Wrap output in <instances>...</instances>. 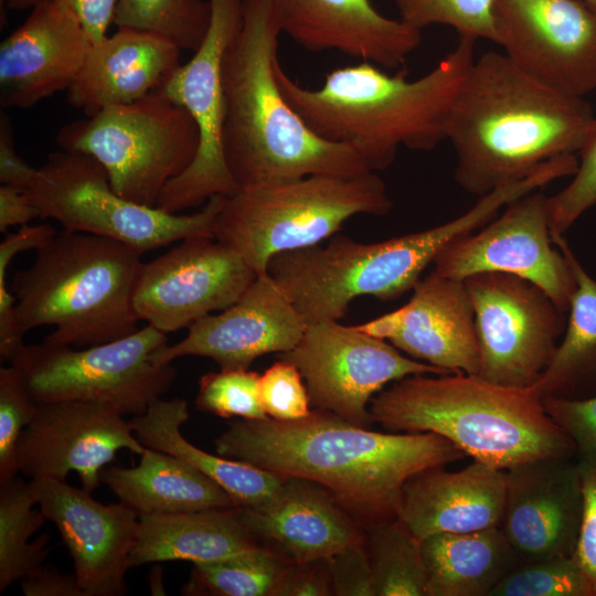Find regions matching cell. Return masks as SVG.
I'll return each mask as SVG.
<instances>
[{
    "mask_svg": "<svg viewBox=\"0 0 596 596\" xmlns=\"http://www.w3.org/2000/svg\"><path fill=\"white\" fill-rule=\"evenodd\" d=\"M39 509L65 543L84 596H121L139 515L125 503L103 504L92 492L52 478L29 481Z\"/></svg>",
    "mask_w": 596,
    "mask_h": 596,
    "instance_id": "obj_19",
    "label": "cell"
},
{
    "mask_svg": "<svg viewBox=\"0 0 596 596\" xmlns=\"http://www.w3.org/2000/svg\"><path fill=\"white\" fill-rule=\"evenodd\" d=\"M464 281L480 348L478 375L501 385L533 386L564 334L567 312L542 288L511 274L480 273Z\"/></svg>",
    "mask_w": 596,
    "mask_h": 596,
    "instance_id": "obj_13",
    "label": "cell"
},
{
    "mask_svg": "<svg viewBox=\"0 0 596 596\" xmlns=\"http://www.w3.org/2000/svg\"><path fill=\"white\" fill-rule=\"evenodd\" d=\"M507 471L500 524L519 561L573 556L583 493L575 458H542Z\"/></svg>",
    "mask_w": 596,
    "mask_h": 596,
    "instance_id": "obj_22",
    "label": "cell"
},
{
    "mask_svg": "<svg viewBox=\"0 0 596 596\" xmlns=\"http://www.w3.org/2000/svg\"><path fill=\"white\" fill-rule=\"evenodd\" d=\"M92 43L78 19L44 0L0 44V105L30 108L75 81Z\"/></svg>",
    "mask_w": 596,
    "mask_h": 596,
    "instance_id": "obj_23",
    "label": "cell"
},
{
    "mask_svg": "<svg viewBox=\"0 0 596 596\" xmlns=\"http://www.w3.org/2000/svg\"><path fill=\"white\" fill-rule=\"evenodd\" d=\"M257 372L221 369L201 376L195 397L198 409L223 417L262 419L267 417L259 394Z\"/></svg>",
    "mask_w": 596,
    "mask_h": 596,
    "instance_id": "obj_39",
    "label": "cell"
},
{
    "mask_svg": "<svg viewBox=\"0 0 596 596\" xmlns=\"http://www.w3.org/2000/svg\"><path fill=\"white\" fill-rule=\"evenodd\" d=\"M281 33L312 52L338 51L380 67H404L422 30L381 14L371 0H274Z\"/></svg>",
    "mask_w": 596,
    "mask_h": 596,
    "instance_id": "obj_24",
    "label": "cell"
},
{
    "mask_svg": "<svg viewBox=\"0 0 596 596\" xmlns=\"http://www.w3.org/2000/svg\"><path fill=\"white\" fill-rule=\"evenodd\" d=\"M100 482L138 515L235 507L227 492L195 467L149 447L135 467H104Z\"/></svg>",
    "mask_w": 596,
    "mask_h": 596,
    "instance_id": "obj_30",
    "label": "cell"
},
{
    "mask_svg": "<svg viewBox=\"0 0 596 596\" xmlns=\"http://www.w3.org/2000/svg\"><path fill=\"white\" fill-rule=\"evenodd\" d=\"M576 462L583 493V518L573 556L584 573L589 596H596V450L578 454Z\"/></svg>",
    "mask_w": 596,
    "mask_h": 596,
    "instance_id": "obj_43",
    "label": "cell"
},
{
    "mask_svg": "<svg viewBox=\"0 0 596 596\" xmlns=\"http://www.w3.org/2000/svg\"><path fill=\"white\" fill-rule=\"evenodd\" d=\"M505 491L507 471L481 461L457 471L429 467L404 483L397 519L419 541L500 526Z\"/></svg>",
    "mask_w": 596,
    "mask_h": 596,
    "instance_id": "obj_26",
    "label": "cell"
},
{
    "mask_svg": "<svg viewBox=\"0 0 596 596\" xmlns=\"http://www.w3.org/2000/svg\"><path fill=\"white\" fill-rule=\"evenodd\" d=\"M209 0H119L114 24L159 34L195 52L211 22Z\"/></svg>",
    "mask_w": 596,
    "mask_h": 596,
    "instance_id": "obj_36",
    "label": "cell"
},
{
    "mask_svg": "<svg viewBox=\"0 0 596 596\" xmlns=\"http://www.w3.org/2000/svg\"><path fill=\"white\" fill-rule=\"evenodd\" d=\"M120 449L141 455L145 446L113 405L91 401L38 404L17 445L18 471L34 478L65 481L76 471L93 492L100 471Z\"/></svg>",
    "mask_w": 596,
    "mask_h": 596,
    "instance_id": "obj_18",
    "label": "cell"
},
{
    "mask_svg": "<svg viewBox=\"0 0 596 596\" xmlns=\"http://www.w3.org/2000/svg\"><path fill=\"white\" fill-rule=\"evenodd\" d=\"M211 22L206 35L185 64H180L153 92L185 108L200 131V146L191 166L161 191L156 207L173 214L196 207L211 196H230L240 188L223 152L225 51L242 25V0H209Z\"/></svg>",
    "mask_w": 596,
    "mask_h": 596,
    "instance_id": "obj_12",
    "label": "cell"
},
{
    "mask_svg": "<svg viewBox=\"0 0 596 596\" xmlns=\"http://www.w3.org/2000/svg\"><path fill=\"white\" fill-rule=\"evenodd\" d=\"M307 322L266 274L219 315H207L188 328L187 336L156 354L158 364L180 356L212 359L221 369L248 370L259 356L285 353L302 338Z\"/></svg>",
    "mask_w": 596,
    "mask_h": 596,
    "instance_id": "obj_21",
    "label": "cell"
},
{
    "mask_svg": "<svg viewBox=\"0 0 596 596\" xmlns=\"http://www.w3.org/2000/svg\"><path fill=\"white\" fill-rule=\"evenodd\" d=\"M412 290L401 308L355 327L419 362L448 373L478 375L480 348L465 281L432 270Z\"/></svg>",
    "mask_w": 596,
    "mask_h": 596,
    "instance_id": "obj_20",
    "label": "cell"
},
{
    "mask_svg": "<svg viewBox=\"0 0 596 596\" xmlns=\"http://www.w3.org/2000/svg\"><path fill=\"white\" fill-rule=\"evenodd\" d=\"M280 33L274 0H242L222 64L223 152L238 188L374 172L360 150L319 137L289 105L275 74Z\"/></svg>",
    "mask_w": 596,
    "mask_h": 596,
    "instance_id": "obj_3",
    "label": "cell"
},
{
    "mask_svg": "<svg viewBox=\"0 0 596 596\" xmlns=\"http://www.w3.org/2000/svg\"><path fill=\"white\" fill-rule=\"evenodd\" d=\"M489 596H589L586 578L574 556L515 564Z\"/></svg>",
    "mask_w": 596,
    "mask_h": 596,
    "instance_id": "obj_37",
    "label": "cell"
},
{
    "mask_svg": "<svg viewBox=\"0 0 596 596\" xmlns=\"http://www.w3.org/2000/svg\"><path fill=\"white\" fill-rule=\"evenodd\" d=\"M364 535L374 596H426L421 541L400 519L370 525Z\"/></svg>",
    "mask_w": 596,
    "mask_h": 596,
    "instance_id": "obj_34",
    "label": "cell"
},
{
    "mask_svg": "<svg viewBox=\"0 0 596 596\" xmlns=\"http://www.w3.org/2000/svg\"><path fill=\"white\" fill-rule=\"evenodd\" d=\"M36 168L25 162L15 150L14 130L4 110L0 114V182L28 191Z\"/></svg>",
    "mask_w": 596,
    "mask_h": 596,
    "instance_id": "obj_47",
    "label": "cell"
},
{
    "mask_svg": "<svg viewBox=\"0 0 596 596\" xmlns=\"http://www.w3.org/2000/svg\"><path fill=\"white\" fill-rule=\"evenodd\" d=\"M38 404L17 368L0 369V482L17 477V445Z\"/></svg>",
    "mask_w": 596,
    "mask_h": 596,
    "instance_id": "obj_41",
    "label": "cell"
},
{
    "mask_svg": "<svg viewBox=\"0 0 596 596\" xmlns=\"http://www.w3.org/2000/svg\"><path fill=\"white\" fill-rule=\"evenodd\" d=\"M400 19L423 30L433 24L451 26L459 38L496 43L493 6L496 0H392Z\"/></svg>",
    "mask_w": 596,
    "mask_h": 596,
    "instance_id": "obj_38",
    "label": "cell"
},
{
    "mask_svg": "<svg viewBox=\"0 0 596 596\" xmlns=\"http://www.w3.org/2000/svg\"><path fill=\"white\" fill-rule=\"evenodd\" d=\"M583 1L596 10V0H583Z\"/></svg>",
    "mask_w": 596,
    "mask_h": 596,
    "instance_id": "obj_54",
    "label": "cell"
},
{
    "mask_svg": "<svg viewBox=\"0 0 596 596\" xmlns=\"http://www.w3.org/2000/svg\"><path fill=\"white\" fill-rule=\"evenodd\" d=\"M332 586L328 561L291 563L275 596H327Z\"/></svg>",
    "mask_w": 596,
    "mask_h": 596,
    "instance_id": "obj_46",
    "label": "cell"
},
{
    "mask_svg": "<svg viewBox=\"0 0 596 596\" xmlns=\"http://www.w3.org/2000/svg\"><path fill=\"white\" fill-rule=\"evenodd\" d=\"M189 417L184 400L158 398L128 423L145 447L185 460L226 491L235 507H256L275 496L287 477L195 447L181 433Z\"/></svg>",
    "mask_w": 596,
    "mask_h": 596,
    "instance_id": "obj_29",
    "label": "cell"
},
{
    "mask_svg": "<svg viewBox=\"0 0 596 596\" xmlns=\"http://www.w3.org/2000/svg\"><path fill=\"white\" fill-rule=\"evenodd\" d=\"M56 231L47 225L34 226L22 225V227L6 236L0 244V287L6 286L8 266L15 255L29 251L38 249L55 235Z\"/></svg>",
    "mask_w": 596,
    "mask_h": 596,
    "instance_id": "obj_50",
    "label": "cell"
},
{
    "mask_svg": "<svg viewBox=\"0 0 596 596\" xmlns=\"http://www.w3.org/2000/svg\"><path fill=\"white\" fill-rule=\"evenodd\" d=\"M167 334L152 326L121 339L86 347L22 344L10 358L36 404L102 402L125 415H141L172 385L177 370L158 364Z\"/></svg>",
    "mask_w": 596,
    "mask_h": 596,
    "instance_id": "obj_11",
    "label": "cell"
},
{
    "mask_svg": "<svg viewBox=\"0 0 596 596\" xmlns=\"http://www.w3.org/2000/svg\"><path fill=\"white\" fill-rule=\"evenodd\" d=\"M79 21L92 44L105 39L119 0H54Z\"/></svg>",
    "mask_w": 596,
    "mask_h": 596,
    "instance_id": "obj_48",
    "label": "cell"
},
{
    "mask_svg": "<svg viewBox=\"0 0 596 596\" xmlns=\"http://www.w3.org/2000/svg\"><path fill=\"white\" fill-rule=\"evenodd\" d=\"M289 564L279 552L260 544L221 561L193 564L183 594L275 596Z\"/></svg>",
    "mask_w": 596,
    "mask_h": 596,
    "instance_id": "obj_35",
    "label": "cell"
},
{
    "mask_svg": "<svg viewBox=\"0 0 596 596\" xmlns=\"http://www.w3.org/2000/svg\"><path fill=\"white\" fill-rule=\"evenodd\" d=\"M34 504L29 482H0V593L42 567L49 554L50 535L29 541L46 520Z\"/></svg>",
    "mask_w": 596,
    "mask_h": 596,
    "instance_id": "obj_33",
    "label": "cell"
},
{
    "mask_svg": "<svg viewBox=\"0 0 596 596\" xmlns=\"http://www.w3.org/2000/svg\"><path fill=\"white\" fill-rule=\"evenodd\" d=\"M577 157V170L571 182L546 200L552 237L565 235L583 214L596 206V117Z\"/></svg>",
    "mask_w": 596,
    "mask_h": 596,
    "instance_id": "obj_40",
    "label": "cell"
},
{
    "mask_svg": "<svg viewBox=\"0 0 596 596\" xmlns=\"http://www.w3.org/2000/svg\"><path fill=\"white\" fill-rule=\"evenodd\" d=\"M552 241L566 257L576 288L564 334L532 387L542 398L585 400L596 396V279L586 272L564 235Z\"/></svg>",
    "mask_w": 596,
    "mask_h": 596,
    "instance_id": "obj_32",
    "label": "cell"
},
{
    "mask_svg": "<svg viewBox=\"0 0 596 596\" xmlns=\"http://www.w3.org/2000/svg\"><path fill=\"white\" fill-rule=\"evenodd\" d=\"M392 207L376 172L350 178L308 175L240 188L225 196L213 237L262 275L274 255L321 244L352 216H383Z\"/></svg>",
    "mask_w": 596,
    "mask_h": 596,
    "instance_id": "obj_8",
    "label": "cell"
},
{
    "mask_svg": "<svg viewBox=\"0 0 596 596\" xmlns=\"http://www.w3.org/2000/svg\"><path fill=\"white\" fill-rule=\"evenodd\" d=\"M141 253L113 238L63 230L11 283L21 332L53 326L43 342L91 347L138 330L132 305Z\"/></svg>",
    "mask_w": 596,
    "mask_h": 596,
    "instance_id": "obj_6",
    "label": "cell"
},
{
    "mask_svg": "<svg viewBox=\"0 0 596 596\" xmlns=\"http://www.w3.org/2000/svg\"><path fill=\"white\" fill-rule=\"evenodd\" d=\"M327 561L334 595L374 596L372 566L365 540L339 550Z\"/></svg>",
    "mask_w": 596,
    "mask_h": 596,
    "instance_id": "obj_44",
    "label": "cell"
},
{
    "mask_svg": "<svg viewBox=\"0 0 596 596\" xmlns=\"http://www.w3.org/2000/svg\"><path fill=\"white\" fill-rule=\"evenodd\" d=\"M0 23L1 26L7 23V9H6V0H0Z\"/></svg>",
    "mask_w": 596,
    "mask_h": 596,
    "instance_id": "obj_53",
    "label": "cell"
},
{
    "mask_svg": "<svg viewBox=\"0 0 596 596\" xmlns=\"http://www.w3.org/2000/svg\"><path fill=\"white\" fill-rule=\"evenodd\" d=\"M475 42H459L419 78L387 74L369 62L337 67L322 86L302 87L275 63L281 93L319 137L353 146L372 171L390 167L400 147L428 151L447 140L459 88L475 60Z\"/></svg>",
    "mask_w": 596,
    "mask_h": 596,
    "instance_id": "obj_4",
    "label": "cell"
},
{
    "mask_svg": "<svg viewBox=\"0 0 596 596\" xmlns=\"http://www.w3.org/2000/svg\"><path fill=\"white\" fill-rule=\"evenodd\" d=\"M550 417L574 443L577 455L596 450V396L585 400L543 397Z\"/></svg>",
    "mask_w": 596,
    "mask_h": 596,
    "instance_id": "obj_45",
    "label": "cell"
},
{
    "mask_svg": "<svg viewBox=\"0 0 596 596\" xmlns=\"http://www.w3.org/2000/svg\"><path fill=\"white\" fill-rule=\"evenodd\" d=\"M373 422L394 433H434L473 460L507 470L542 458H575L572 439L533 387L465 373L397 380L370 403Z\"/></svg>",
    "mask_w": 596,
    "mask_h": 596,
    "instance_id": "obj_5",
    "label": "cell"
},
{
    "mask_svg": "<svg viewBox=\"0 0 596 596\" xmlns=\"http://www.w3.org/2000/svg\"><path fill=\"white\" fill-rule=\"evenodd\" d=\"M257 273L213 237L194 236L142 263L132 295L139 320L163 333L232 306Z\"/></svg>",
    "mask_w": 596,
    "mask_h": 596,
    "instance_id": "obj_17",
    "label": "cell"
},
{
    "mask_svg": "<svg viewBox=\"0 0 596 596\" xmlns=\"http://www.w3.org/2000/svg\"><path fill=\"white\" fill-rule=\"evenodd\" d=\"M217 455L324 488L361 525L398 518L414 473L465 453L434 433H379L319 408L295 421L236 419L214 441Z\"/></svg>",
    "mask_w": 596,
    "mask_h": 596,
    "instance_id": "obj_1",
    "label": "cell"
},
{
    "mask_svg": "<svg viewBox=\"0 0 596 596\" xmlns=\"http://www.w3.org/2000/svg\"><path fill=\"white\" fill-rule=\"evenodd\" d=\"M56 142L102 163L124 199L156 207L163 188L193 162L200 131L185 108L152 92L66 124Z\"/></svg>",
    "mask_w": 596,
    "mask_h": 596,
    "instance_id": "obj_9",
    "label": "cell"
},
{
    "mask_svg": "<svg viewBox=\"0 0 596 596\" xmlns=\"http://www.w3.org/2000/svg\"><path fill=\"white\" fill-rule=\"evenodd\" d=\"M44 0H6V9L21 11L32 9L34 6Z\"/></svg>",
    "mask_w": 596,
    "mask_h": 596,
    "instance_id": "obj_52",
    "label": "cell"
},
{
    "mask_svg": "<svg viewBox=\"0 0 596 596\" xmlns=\"http://www.w3.org/2000/svg\"><path fill=\"white\" fill-rule=\"evenodd\" d=\"M298 368L279 359L259 377L260 402L266 415L278 421H295L311 412L310 398Z\"/></svg>",
    "mask_w": 596,
    "mask_h": 596,
    "instance_id": "obj_42",
    "label": "cell"
},
{
    "mask_svg": "<svg viewBox=\"0 0 596 596\" xmlns=\"http://www.w3.org/2000/svg\"><path fill=\"white\" fill-rule=\"evenodd\" d=\"M25 596H84L75 576L62 574L53 566H42L20 579Z\"/></svg>",
    "mask_w": 596,
    "mask_h": 596,
    "instance_id": "obj_49",
    "label": "cell"
},
{
    "mask_svg": "<svg viewBox=\"0 0 596 596\" xmlns=\"http://www.w3.org/2000/svg\"><path fill=\"white\" fill-rule=\"evenodd\" d=\"M260 544L243 524L236 507L141 514L130 565L215 562Z\"/></svg>",
    "mask_w": 596,
    "mask_h": 596,
    "instance_id": "obj_28",
    "label": "cell"
},
{
    "mask_svg": "<svg viewBox=\"0 0 596 596\" xmlns=\"http://www.w3.org/2000/svg\"><path fill=\"white\" fill-rule=\"evenodd\" d=\"M509 201V192L497 189L451 221L377 243L337 233L324 246L274 255L267 273L307 324L339 321L360 296L391 301L413 289L447 243L482 227Z\"/></svg>",
    "mask_w": 596,
    "mask_h": 596,
    "instance_id": "obj_7",
    "label": "cell"
},
{
    "mask_svg": "<svg viewBox=\"0 0 596 596\" xmlns=\"http://www.w3.org/2000/svg\"><path fill=\"white\" fill-rule=\"evenodd\" d=\"M594 118L584 97L543 84L503 53L486 52L475 57L449 119L455 180L479 198L520 181L556 157L577 155Z\"/></svg>",
    "mask_w": 596,
    "mask_h": 596,
    "instance_id": "obj_2",
    "label": "cell"
},
{
    "mask_svg": "<svg viewBox=\"0 0 596 596\" xmlns=\"http://www.w3.org/2000/svg\"><path fill=\"white\" fill-rule=\"evenodd\" d=\"M426 596H489L520 561L500 526L421 541Z\"/></svg>",
    "mask_w": 596,
    "mask_h": 596,
    "instance_id": "obj_31",
    "label": "cell"
},
{
    "mask_svg": "<svg viewBox=\"0 0 596 596\" xmlns=\"http://www.w3.org/2000/svg\"><path fill=\"white\" fill-rule=\"evenodd\" d=\"M181 50L166 38L147 31L118 28L91 45L68 103L86 116L139 100L180 65Z\"/></svg>",
    "mask_w": 596,
    "mask_h": 596,
    "instance_id": "obj_27",
    "label": "cell"
},
{
    "mask_svg": "<svg viewBox=\"0 0 596 596\" xmlns=\"http://www.w3.org/2000/svg\"><path fill=\"white\" fill-rule=\"evenodd\" d=\"M249 533L291 563L329 558L364 541L362 525L321 486L287 477L267 502L236 507Z\"/></svg>",
    "mask_w": 596,
    "mask_h": 596,
    "instance_id": "obj_25",
    "label": "cell"
},
{
    "mask_svg": "<svg viewBox=\"0 0 596 596\" xmlns=\"http://www.w3.org/2000/svg\"><path fill=\"white\" fill-rule=\"evenodd\" d=\"M496 43L543 84L584 97L596 91V10L583 0H496Z\"/></svg>",
    "mask_w": 596,
    "mask_h": 596,
    "instance_id": "obj_16",
    "label": "cell"
},
{
    "mask_svg": "<svg viewBox=\"0 0 596 596\" xmlns=\"http://www.w3.org/2000/svg\"><path fill=\"white\" fill-rule=\"evenodd\" d=\"M26 192L41 219L56 220L68 231L116 240L141 254L188 237H213L225 198L213 195L192 214L137 204L114 191L95 158L63 149L47 156Z\"/></svg>",
    "mask_w": 596,
    "mask_h": 596,
    "instance_id": "obj_10",
    "label": "cell"
},
{
    "mask_svg": "<svg viewBox=\"0 0 596 596\" xmlns=\"http://www.w3.org/2000/svg\"><path fill=\"white\" fill-rule=\"evenodd\" d=\"M41 219L40 212L28 192L12 185L0 187V231L14 225H26L34 219Z\"/></svg>",
    "mask_w": 596,
    "mask_h": 596,
    "instance_id": "obj_51",
    "label": "cell"
},
{
    "mask_svg": "<svg viewBox=\"0 0 596 596\" xmlns=\"http://www.w3.org/2000/svg\"><path fill=\"white\" fill-rule=\"evenodd\" d=\"M279 359L298 368L315 408L366 428L373 423L370 403L387 384L409 375L448 373L334 320L308 324L298 344Z\"/></svg>",
    "mask_w": 596,
    "mask_h": 596,
    "instance_id": "obj_14",
    "label": "cell"
},
{
    "mask_svg": "<svg viewBox=\"0 0 596 596\" xmlns=\"http://www.w3.org/2000/svg\"><path fill=\"white\" fill-rule=\"evenodd\" d=\"M547 196L540 190L517 198L482 227L447 243L433 272L464 280L480 273H505L532 281L568 312L576 288L572 268L552 241Z\"/></svg>",
    "mask_w": 596,
    "mask_h": 596,
    "instance_id": "obj_15",
    "label": "cell"
}]
</instances>
